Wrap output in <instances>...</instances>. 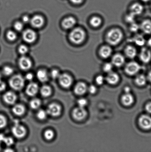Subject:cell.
Here are the masks:
<instances>
[{
    "label": "cell",
    "instance_id": "49",
    "mask_svg": "<svg viewBox=\"0 0 151 152\" xmlns=\"http://www.w3.org/2000/svg\"><path fill=\"white\" fill-rule=\"evenodd\" d=\"M33 74L30 73H29L27 74L26 76H25V78H26L27 80H29V81H31V80H32L33 79Z\"/></svg>",
    "mask_w": 151,
    "mask_h": 152
},
{
    "label": "cell",
    "instance_id": "55",
    "mask_svg": "<svg viewBox=\"0 0 151 152\" xmlns=\"http://www.w3.org/2000/svg\"><path fill=\"white\" fill-rule=\"evenodd\" d=\"M147 45L149 47L151 48V38L149 39L148 41Z\"/></svg>",
    "mask_w": 151,
    "mask_h": 152
},
{
    "label": "cell",
    "instance_id": "48",
    "mask_svg": "<svg viewBox=\"0 0 151 152\" xmlns=\"http://www.w3.org/2000/svg\"><path fill=\"white\" fill-rule=\"evenodd\" d=\"M22 20L24 23H26L30 22V19L28 16L25 15L22 18Z\"/></svg>",
    "mask_w": 151,
    "mask_h": 152
},
{
    "label": "cell",
    "instance_id": "54",
    "mask_svg": "<svg viewBox=\"0 0 151 152\" xmlns=\"http://www.w3.org/2000/svg\"><path fill=\"white\" fill-rule=\"evenodd\" d=\"M147 79L148 80L151 82V71L149 72L147 76Z\"/></svg>",
    "mask_w": 151,
    "mask_h": 152
},
{
    "label": "cell",
    "instance_id": "8",
    "mask_svg": "<svg viewBox=\"0 0 151 152\" xmlns=\"http://www.w3.org/2000/svg\"><path fill=\"white\" fill-rule=\"evenodd\" d=\"M59 83L63 88H67L72 86V77L67 74H60L59 77Z\"/></svg>",
    "mask_w": 151,
    "mask_h": 152
},
{
    "label": "cell",
    "instance_id": "12",
    "mask_svg": "<svg viewBox=\"0 0 151 152\" xmlns=\"http://www.w3.org/2000/svg\"><path fill=\"white\" fill-rule=\"evenodd\" d=\"M44 19L43 16L40 15H35L30 19V22L31 26L35 28H40L43 26Z\"/></svg>",
    "mask_w": 151,
    "mask_h": 152
},
{
    "label": "cell",
    "instance_id": "45",
    "mask_svg": "<svg viewBox=\"0 0 151 152\" xmlns=\"http://www.w3.org/2000/svg\"><path fill=\"white\" fill-rule=\"evenodd\" d=\"M104 81V77L103 76L100 75L98 76L96 78V83L99 85L103 84Z\"/></svg>",
    "mask_w": 151,
    "mask_h": 152
},
{
    "label": "cell",
    "instance_id": "43",
    "mask_svg": "<svg viewBox=\"0 0 151 152\" xmlns=\"http://www.w3.org/2000/svg\"><path fill=\"white\" fill-rule=\"evenodd\" d=\"M139 28L140 26L134 22V23L131 24L130 29L131 32H136L138 31L139 29Z\"/></svg>",
    "mask_w": 151,
    "mask_h": 152
},
{
    "label": "cell",
    "instance_id": "4",
    "mask_svg": "<svg viewBox=\"0 0 151 152\" xmlns=\"http://www.w3.org/2000/svg\"><path fill=\"white\" fill-rule=\"evenodd\" d=\"M141 69V66L137 62L132 61L129 62L125 67V71L127 74L134 75L137 74Z\"/></svg>",
    "mask_w": 151,
    "mask_h": 152
},
{
    "label": "cell",
    "instance_id": "52",
    "mask_svg": "<svg viewBox=\"0 0 151 152\" xmlns=\"http://www.w3.org/2000/svg\"><path fill=\"white\" fill-rule=\"evenodd\" d=\"M124 91L125 92V93H130L131 92V89L128 86H126L124 88Z\"/></svg>",
    "mask_w": 151,
    "mask_h": 152
},
{
    "label": "cell",
    "instance_id": "56",
    "mask_svg": "<svg viewBox=\"0 0 151 152\" xmlns=\"http://www.w3.org/2000/svg\"><path fill=\"white\" fill-rule=\"evenodd\" d=\"M5 151H13L11 149H7V150H6Z\"/></svg>",
    "mask_w": 151,
    "mask_h": 152
},
{
    "label": "cell",
    "instance_id": "21",
    "mask_svg": "<svg viewBox=\"0 0 151 152\" xmlns=\"http://www.w3.org/2000/svg\"><path fill=\"white\" fill-rule=\"evenodd\" d=\"M119 80V77L117 74L112 72L108 73L106 80L109 84L114 85L117 83Z\"/></svg>",
    "mask_w": 151,
    "mask_h": 152
},
{
    "label": "cell",
    "instance_id": "27",
    "mask_svg": "<svg viewBox=\"0 0 151 152\" xmlns=\"http://www.w3.org/2000/svg\"><path fill=\"white\" fill-rule=\"evenodd\" d=\"M132 42H134L136 45L142 47L145 44L146 41L144 37L141 35L137 34L134 36V38L131 39Z\"/></svg>",
    "mask_w": 151,
    "mask_h": 152
},
{
    "label": "cell",
    "instance_id": "10",
    "mask_svg": "<svg viewBox=\"0 0 151 152\" xmlns=\"http://www.w3.org/2000/svg\"><path fill=\"white\" fill-rule=\"evenodd\" d=\"M139 123L142 129H151V117L147 115H143L139 118Z\"/></svg>",
    "mask_w": 151,
    "mask_h": 152
},
{
    "label": "cell",
    "instance_id": "35",
    "mask_svg": "<svg viewBox=\"0 0 151 152\" xmlns=\"http://www.w3.org/2000/svg\"><path fill=\"white\" fill-rule=\"evenodd\" d=\"M54 132L52 130L48 129L45 131L44 133V137L48 140H51L54 138Z\"/></svg>",
    "mask_w": 151,
    "mask_h": 152
},
{
    "label": "cell",
    "instance_id": "42",
    "mask_svg": "<svg viewBox=\"0 0 151 152\" xmlns=\"http://www.w3.org/2000/svg\"><path fill=\"white\" fill-rule=\"evenodd\" d=\"M78 107L85 108V107L87 105L88 102L86 99L85 98H80L78 100L77 102Z\"/></svg>",
    "mask_w": 151,
    "mask_h": 152
},
{
    "label": "cell",
    "instance_id": "59",
    "mask_svg": "<svg viewBox=\"0 0 151 152\" xmlns=\"http://www.w3.org/2000/svg\"><path fill=\"white\" fill-rule=\"evenodd\" d=\"M1 150V145H0V150Z\"/></svg>",
    "mask_w": 151,
    "mask_h": 152
},
{
    "label": "cell",
    "instance_id": "1",
    "mask_svg": "<svg viewBox=\"0 0 151 152\" xmlns=\"http://www.w3.org/2000/svg\"><path fill=\"white\" fill-rule=\"evenodd\" d=\"M123 38V34L120 29L114 28L108 32L106 36L107 42L111 45L115 46L119 44Z\"/></svg>",
    "mask_w": 151,
    "mask_h": 152
},
{
    "label": "cell",
    "instance_id": "30",
    "mask_svg": "<svg viewBox=\"0 0 151 152\" xmlns=\"http://www.w3.org/2000/svg\"><path fill=\"white\" fill-rule=\"evenodd\" d=\"M146 80H147V79L145 76L142 74L137 75L135 79L136 84L140 86H143L145 84Z\"/></svg>",
    "mask_w": 151,
    "mask_h": 152
},
{
    "label": "cell",
    "instance_id": "29",
    "mask_svg": "<svg viewBox=\"0 0 151 152\" xmlns=\"http://www.w3.org/2000/svg\"><path fill=\"white\" fill-rule=\"evenodd\" d=\"M90 25L93 27L98 28L101 25L102 20L100 17L94 16L90 19Z\"/></svg>",
    "mask_w": 151,
    "mask_h": 152
},
{
    "label": "cell",
    "instance_id": "39",
    "mask_svg": "<svg viewBox=\"0 0 151 152\" xmlns=\"http://www.w3.org/2000/svg\"><path fill=\"white\" fill-rule=\"evenodd\" d=\"M7 120L2 115L0 114V129L5 127L7 125Z\"/></svg>",
    "mask_w": 151,
    "mask_h": 152
},
{
    "label": "cell",
    "instance_id": "2",
    "mask_svg": "<svg viewBox=\"0 0 151 152\" xmlns=\"http://www.w3.org/2000/svg\"><path fill=\"white\" fill-rule=\"evenodd\" d=\"M69 38L71 42L74 44L79 45L82 44L85 39V32L82 28H75L69 33Z\"/></svg>",
    "mask_w": 151,
    "mask_h": 152
},
{
    "label": "cell",
    "instance_id": "28",
    "mask_svg": "<svg viewBox=\"0 0 151 152\" xmlns=\"http://www.w3.org/2000/svg\"><path fill=\"white\" fill-rule=\"evenodd\" d=\"M52 92L51 88L49 86H43L41 87L40 89V92L43 96L47 97L51 95Z\"/></svg>",
    "mask_w": 151,
    "mask_h": 152
},
{
    "label": "cell",
    "instance_id": "16",
    "mask_svg": "<svg viewBox=\"0 0 151 152\" xmlns=\"http://www.w3.org/2000/svg\"><path fill=\"white\" fill-rule=\"evenodd\" d=\"M125 60V57L123 55L117 53L112 57L111 63L114 66L119 67L124 65Z\"/></svg>",
    "mask_w": 151,
    "mask_h": 152
},
{
    "label": "cell",
    "instance_id": "17",
    "mask_svg": "<svg viewBox=\"0 0 151 152\" xmlns=\"http://www.w3.org/2000/svg\"><path fill=\"white\" fill-rule=\"evenodd\" d=\"M39 89L38 85L35 83H31L26 88V92L29 96H33L38 93Z\"/></svg>",
    "mask_w": 151,
    "mask_h": 152
},
{
    "label": "cell",
    "instance_id": "18",
    "mask_svg": "<svg viewBox=\"0 0 151 152\" xmlns=\"http://www.w3.org/2000/svg\"><path fill=\"white\" fill-rule=\"evenodd\" d=\"M112 50L109 46H103L100 48L99 53L100 56L103 59H107L112 54Z\"/></svg>",
    "mask_w": 151,
    "mask_h": 152
},
{
    "label": "cell",
    "instance_id": "5",
    "mask_svg": "<svg viewBox=\"0 0 151 152\" xmlns=\"http://www.w3.org/2000/svg\"><path fill=\"white\" fill-rule=\"evenodd\" d=\"M12 132L16 138H22L26 135L27 132L24 126L19 124H16L12 128Z\"/></svg>",
    "mask_w": 151,
    "mask_h": 152
},
{
    "label": "cell",
    "instance_id": "47",
    "mask_svg": "<svg viewBox=\"0 0 151 152\" xmlns=\"http://www.w3.org/2000/svg\"><path fill=\"white\" fill-rule=\"evenodd\" d=\"M7 88L6 84L2 80H0V92H2L4 91Z\"/></svg>",
    "mask_w": 151,
    "mask_h": 152
},
{
    "label": "cell",
    "instance_id": "22",
    "mask_svg": "<svg viewBox=\"0 0 151 152\" xmlns=\"http://www.w3.org/2000/svg\"><path fill=\"white\" fill-rule=\"evenodd\" d=\"M144 34H151V21L149 19H146L142 22L140 26Z\"/></svg>",
    "mask_w": 151,
    "mask_h": 152
},
{
    "label": "cell",
    "instance_id": "31",
    "mask_svg": "<svg viewBox=\"0 0 151 152\" xmlns=\"http://www.w3.org/2000/svg\"><path fill=\"white\" fill-rule=\"evenodd\" d=\"M41 105V101L38 98H35L30 102V106L33 109H37L39 108Z\"/></svg>",
    "mask_w": 151,
    "mask_h": 152
},
{
    "label": "cell",
    "instance_id": "3",
    "mask_svg": "<svg viewBox=\"0 0 151 152\" xmlns=\"http://www.w3.org/2000/svg\"><path fill=\"white\" fill-rule=\"evenodd\" d=\"M10 87L16 91L21 90L25 85V80L22 75H16L13 76L9 80Z\"/></svg>",
    "mask_w": 151,
    "mask_h": 152
},
{
    "label": "cell",
    "instance_id": "53",
    "mask_svg": "<svg viewBox=\"0 0 151 152\" xmlns=\"http://www.w3.org/2000/svg\"><path fill=\"white\" fill-rule=\"evenodd\" d=\"M5 137L3 134H0V142H3Z\"/></svg>",
    "mask_w": 151,
    "mask_h": 152
},
{
    "label": "cell",
    "instance_id": "13",
    "mask_svg": "<svg viewBox=\"0 0 151 152\" xmlns=\"http://www.w3.org/2000/svg\"><path fill=\"white\" fill-rule=\"evenodd\" d=\"M140 61L145 64L148 63L151 60V51L149 49L143 47L140 50L139 54Z\"/></svg>",
    "mask_w": 151,
    "mask_h": 152
},
{
    "label": "cell",
    "instance_id": "57",
    "mask_svg": "<svg viewBox=\"0 0 151 152\" xmlns=\"http://www.w3.org/2000/svg\"><path fill=\"white\" fill-rule=\"evenodd\" d=\"M150 0H142V1H143L144 2H147L148 1H150Z\"/></svg>",
    "mask_w": 151,
    "mask_h": 152
},
{
    "label": "cell",
    "instance_id": "41",
    "mask_svg": "<svg viewBox=\"0 0 151 152\" xmlns=\"http://www.w3.org/2000/svg\"><path fill=\"white\" fill-rule=\"evenodd\" d=\"M3 142H4L7 146L11 145L14 143V140L13 138L10 137H5Z\"/></svg>",
    "mask_w": 151,
    "mask_h": 152
},
{
    "label": "cell",
    "instance_id": "15",
    "mask_svg": "<svg viewBox=\"0 0 151 152\" xmlns=\"http://www.w3.org/2000/svg\"><path fill=\"white\" fill-rule=\"evenodd\" d=\"M76 23V20L74 17H68L65 18L62 22V26L65 29H72L75 26Z\"/></svg>",
    "mask_w": 151,
    "mask_h": 152
},
{
    "label": "cell",
    "instance_id": "26",
    "mask_svg": "<svg viewBox=\"0 0 151 152\" xmlns=\"http://www.w3.org/2000/svg\"><path fill=\"white\" fill-rule=\"evenodd\" d=\"M12 112L16 115L22 116L25 113V107L22 104H16L13 107Z\"/></svg>",
    "mask_w": 151,
    "mask_h": 152
},
{
    "label": "cell",
    "instance_id": "25",
    "mask_svg": "<svg viewBox=\"0 0 151 152\" xmlns=\"http://www.w3.org/2000/svg\"><path fill=\"white\" fill-rule=\"evenodd\" d=\"M36 76L38 80L41 83H45L48 80V74L45 70H39L37 72Z\"/></svg>",
    "mask_w": 151,
    "mask_h": 152
},
{
    "label": "cell",
    "instance_id": "32",
    "mask_svg": "<svg viewBox=\"0 0 151 152\" xmlns=\"http://www.w3.org/2000/svg\"><path fill=\"white\" fill-rule=\"evenodd\" d=\"M47 114L46 111L43 110H40L37 112V117L39 120H43L46 118Z\"/></svg>",
    "mask_w": 151,
    "mask_h": 152
},
{
    "label": "cell",
    "instance_id": "50",
    "mask_svg": "<svg viewBox=\"0 0 151 152\" xmlns=\"http://www.w3.org/2000/svg\"><path fill=\"white\" fill-rule=\"evenodd\" d=\"M145 109L148 113L151 114V102H149L146 104Z\"/></svg>",
    "mask_w": 151,
    "mask_h": 152
},
{
    "label": "cell",
    "instance_id": "38",
    "mask_svg": "<svg viewBox=\"0 0 151 152\" xmlns=\"http://www.w3.org/2000/svg\"><path fill=\"white\" fill-rule=\"evenodd\" d=\"M135 16L132 13L130 12L126 16L125 20L128 23L130 24L134 22Z\"/></svg>",
    "mask_w": 151,
    "mask_h": 152
},
{
    "label": "cell",
    "instance_id": "36",
    "mask_svg": "<svg viewBox=\"0 0 151 152\" xmlns=\"http://www.w3.org/2000/svg\"><path fill=\"white\" fill-rule=\"evenodd\" d=\"M113 65L112 63L107 62L105 64L103 67V70L105 72L108 73L112 72Z\"/></svg>",
    "mask_w": 151,
    "mask_h": 152
},
{
    "label": "cell",
    "instance_id": "51",
    "mask_svg": "<svg viewBox=\"0 0 151 152\" xmlns=\"http://www.w3.org/2000/svg\"><path fill=\"white\" fill-rule=\"evenodd\" d=\"M70 1L73 4H81L84 0H70Z\"/></svg>",
    "mask_w": 151,
    "mask_h": 152
},
{
    "label": "cell",
    "instance_id": "6",
    "mask_svg": "<svg viewBox=\"0 0 151 152\" xmlns=\"http://www.w3.org/2000/svg\"><path fill=\"white\" fill-rule=\"evenodd\" d=\"M37 37L36 32L32 29L25 30L22 34V37L24 41L29 44H32L35 42Z\"/></svg>",
    "mask_w": 151,
    "mask_h": 152
},
{
    "label": "cell",
    "instance_id": "37",
    "mask_svg": "<svg viewBox=\"0 0 151 152\" xmlns=\"http://www.w3.org/2000/svg\"><path fill=\"white\" fill-rule=\"evenodd\" d=\"M28 48L26 45H21L19 46L18 48V51L20 54L24 56L25 54H26L28 53Z\"/></svg>",
    "mask_w": 151,
    "mask_h": 152
},
{
    "label": "cell",
    "instance_id": "14",
    "mask_svg": "<svg viewBox=\"0 0 151 152\" xmlns=\"http://www.w3.org/2000/svg\"><path fill=\"white\" fill-rule=\"evenodd\" d=\"M3 99L4 102L8 105H13L16 102L17 97L16 94L12 91L6 92L4 94Z\"/></svg>",
    "mask_w": 151,
    "mask_h": 152
},
{
    "label": "cell",
    "instance_id": "7",
    "mask_svg": "<svg viewBox=\"0 0 151 152\" xmlns=\"http://www.w3.org/2000/svg\"><path fill=\"white\" fill-rule=\"evenodd\" d=\"M47 114L53 117H57L61 112V108L56 103H52L48 106L46 110Z\"/></svg>",
    "mask_w": 151,
    "mask_h": 152
},
{
    "label": "cell",
    "instance_id": "33",
    "mask_svg": "<svg viewBox=\"0 0 151 152\" xmlns=\"http://www.w3.org/2000/svg\"><path fill=\"white\" fill-rule=\"evenodd\" d=\"M7 37L9 41H13L17 38V35L14 31L10 30L8 31V32H7Z\"/></svg>",
    "mask_w": 151,
    "mask_h": 152
},
{
    "label": "cell",
    "instance_id": "20",
    "mask_svg": "<svg viewBox=\"0 0 151 152\" xmlns=\"http://www.w3.org/2000/svg\"><path fill=\"white\" fill-rule=\"evenodd\" d=\"M87 86L85 83L82 82H79L77 83L75 86L74 91L75 94L78 95L84 94L87 90Z\"/></svg>",
    "mask_w": 151,
    "mask_h": 152
},
{
    "label": "cell",
    "instance_id": "46",
    "mask_svg": "<svg viewBox=\"0 0 151 152\" xmlns=\"http://www.w3.org/2000/svg\"><path fill=\"white\" fill-rule=\"evenodd\" d=\"M87 90L90 93L94 94L97 91V89L95 86H94V85H91L88 88Z\"/></svg>",
    "mask_w": 151,
    "mask_h": 152
},
{
    "label": "cell",
    "instance_id": "19",
    "mask_svg": "<svg viewBox=\"0 0 151 152\" xmlns=\"http://www.w3.org/2000/svg\"><path fill=\"white\" fill-rule=\"evenodd\" d=\"M144 8L142 5L138 3H134L131 6L130 12L135 16L139 15L143 13Z\"/></svg>",
    "mask_w": 151,
    "mask_h": 152
},
{
    "label": "cell",
    "instance_id": "40",
    "mask_svg": "<svg viewBox=\"0 0 151 152\" xmlns=\"http://www.w3.org/2000/svg\"><path fill=\"white\" fill-rule=\"evenodd\" d=\"M14 28L16 31L20 32L23 28V23L20 22H16L14 25Z\"/></svg>",
    "mask_w": 151,
    "mask_h": 152
},
{
    "label": "cell",
    "instance_id": "24",
    "mask_svg": "<svg viewBox=\"0 0 151 152\" xmlns=\"http://www.w3.org/2000/svg\"><path fill=\"white\" fill-rule=\"evenodd\" d=\"M134 97L131 93H125L122 95L121 101L122 104L125 106H130L134 102Z\"/></svg>",
    "mask_w": 151,
    "mask_h": 152
},
{
    "label": "cell",
    "instance_id": "23",
    "mask_svg": "<svg viewBox=\"0 0 151 152\" xmlns=\"http://www.w3.org/2000/svg\"><path fill=\"white\" fill-rule=\"evenodd\" d=\"M125 53L127 57L130 59H134L137 56V50L133 46L128 45L125 48Z\"/></svg>",
    "mask_w": 151,
    "mask_h": 152
},
{
    "label": "cell",
    "instance_id": "9",
    "mask_svg": "<svg viewBox=\"0 0 151 152\" xmlns=\"http://www.w3.org/2000/svg\"><path fill=\"white\" fill-rule=\"evenodd\" d=\"M18 64L20 69L24 71L30 69L32 66V62L31 59L24 56L19 58Z\"/></svg>",
    "mask_w": 151,
    "mask_h": 152
},
{
    "label": "cell",
    "instance_id": "44",
    "mask_svg": "<svg viewBox=\"0 0 151 152\" xmlns=\"http://www.w3.org/2000/svg\"><path fill=\"white\" fill-rule=\"evenodd\" d=\"M60 72L57 69H53L51 71L50 75L53 79H58L60 75Z\"/></svg>",
    "mask_w": 151,
    "mask_h": 152
},
{
    "label": "cell",
    "instance_id": "58",
    "mask_svg": "<svg viewBox=\"0 0 151 152\" xmlns=\"http://www.w3.org/2000/svg\"><path fill=\"white\" fill-rule=\"evenodd\" d=\"M1 80V73H0V80Z\"/></svg>",
    "mask_w": 151,
    "mask_h": 152
},
{
    "label": "cell",
    "instance_id": "34",
    "mask_svg": "<svg viewBox=\"0 0 151 152\" xmlns=\"http://www.w3.org/2000/svg\"><path fill=\"white\" fill-rule=\"evenodd\" d=\"M14 72L13 68L9 66H5L2 69L3 74L6 76H9L12 75Z\"/></svg>",
    "mask_w": 151,
    "mask_h": 152
},
{
    "label": "cell",
    "instance_id": "11",
    "mask_svg": "<svg viewBox=\"0 0 151 152\" xmlns=\"http://www.w3.org/2000/svg\"><path fill=\"white\" fill-rule=\"evenodd\" d=\"M87 115V112L85 109L79 107L74 109L72 112V115L74 118L78 121L83 120Z\"/></svg>",
    "mask_w": 151,
    "mask_h": 152
}]
</instances>
